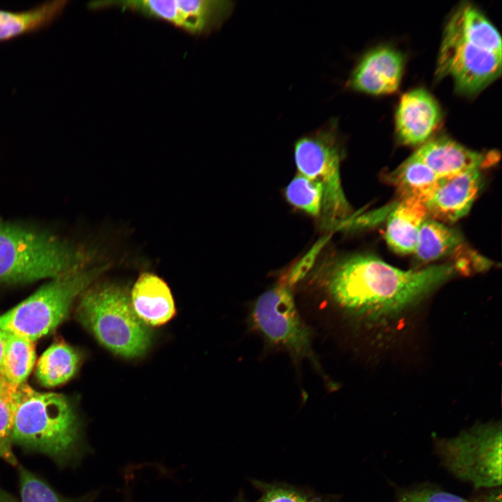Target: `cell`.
I'll return each mask as SVG.
<instances>
[{
  "label": "cell",
  "instance_id": "cell-1",
  "mask_svg": "<svg viewBox=\"0 0 502 502\" xmlns=\"http://www.w3.org/2000/svg\"><path fill=\"white\" fill-rule=\"evenodd\" d=\"M462 268L458 261L402 270L374 255L358 254L328 267L324 288L331 303L347 316L376 324L411 310Z\"/></svg>",
  "mask_w": 502,
  "mask_h": 502
},
{
  "label": "cell",
  "instance_id": "cell-2",
  "mask_svg": "<svg viewBox=\"0 0 502 502\" xmlns=\"http://www.w3.org/2000/svg\"><path fill=\"white\" fill-rule=\"evenodd\" d=\"M500 34L485 15L470 3L459 6L445 26L436 75L452 77L464 95L479 93L501 73Z\"/></svg>",
  "mask_w": 502,
  "mask_h": 502
},
{
  "label": "cell",
  "instance_id": "cell-3",
  "mask_svg": "<svg viewBox=\"0 0 502 502\" xmlns=\"http://www.w3.org/2000/svg\"><path fill=\"white\" fill-rule=\"evenodd\" d=\"M13 443L59 462L79 457L86 448L73 408L62 395L40 393L26 384L15 393Z\"/></svg>",
  "mask_w": 502,
  "mask_h": 502
},
{
  "label": "cell",
  "instance_id": "cell-4",
  "mask_svg": "<svg viewBox=\"0 0 502 502\" xmlns=\"http://www.w3.org/2000/svg\"><path fill=\"white\" fill-rule=\"evenodd\" d=\"M85 251L60 237L0 222V282L54 278L85 266Z\"/></svg>",
  "mask_w": 502,
  "mask_h": 502
},
{
  "label": "cell",
  "instance_id": "cell-5",
  "mask_svg": "<svg viewBox=\"0 0 502 502\" xmlns=\"http://www.w3.org/2000/svg\"><path fill=\"white\" fill-rule=\"evenodd\" d=\"M81 323L112 353L128 358L148 349L151 333L135 314L127 291L114 284H102L84 291L77 307Z\"/></svg>",
  "mask_w": 502,
  "mask_h": 502
},
{
  "label": "cell",
  "instance_id": "cell-6",
  "mask_svg": "<svg viewBox=\"0 0 502 502\" xmlns=\"http://www.w3.org/2000/svg\"><path fill=\"white\" fill-rule=\"evenodd\" d=\"M102 268L82 267L52 278L1 315L0 329L33 342L47 335L63 321L73 301Z\"/></svg>",
  "mask_w": 502,
  "mask_h": 502
},
{
  "label": "cell",
  "instance_id": "cell-7",
  "mask_svg": "<svg viewBox=\"0 0 502 502\" xmlns=\"http://www.w3.org/2000/svg\"><path fill=\"white\" fill-rule=\"evenodd\" d=\"M501 425L476 424L458 435L439 440L442 463L457 478L476 488L501 485Z\"/></svg>",
  "mask_w": 502,
  "mask_h": 502
},
{
  "label": "cell",
  "instance_id": "cell-8",
  "mask_svg": "<svg viewBox=\"0 0 502 502\" xmlns=\"http://www.w3.org/2000/svg\"><path fill=\"white\" fill-rule=\"evenodd\" d=\"M294 155L298 173L323 185L322 211L328 219L335 222L344 218L350 212V206L341 182L342 149L337 120L331 119L298 138L294 144Z\"/></svg>",
  "mask_w": 502,
  "mask_h": 502
},
{
  "label": "cell",
  "instance_id": "cell-9",
  "mask_svg": "<svg viewBox=\"0 0 502 502\" xmlns=\"http://www.w3.org/2000/svg\"><path fill=\"white\" fill-rule=\"evenodd\" d=\"M289 287L280 284L261 294L251 307V324L269 344L297 358L308 357L312 354L310 332Z\"/></svg>",
  "mask_w": 502,
  "mask_h": 502
},
{
  "label": "cell",
  "instance_id": "cell-10",
  "mask_svg": "<svg viewBox=\"0 0 502 502\" xmlns=\"http://www.w3.org/2000/svg\"><path fill=\"white\" fill-rule=\"evenodd\" d=\"M234 3L226 0H121L89 3L91 9L118 8L161 20L195 36L220 29L230 17Z\"/></svg>",
  "mask_w": 502,
  "mask_h": 502
},
{
  "label": "cell",
  "instance_id": "cell-11",
  "mask_svg": "<svg viewBox=\"0 0 502 502\" xmlns=\"http://www.w3.org/2000/svg\"><path fill=\"white\" fill-rule=\"evenodd\" d=\"M404 56L390 46H379L361 56L353 68L346 87L371 95L396 91L401 82Z\"/></svg>",
  "mask_w": 502,
  "mask_h": 502
},
{
  "label": "cell",
  "instance_id": "cell-12",
  "mask_svg": "<svg viewBox=\"0 0 502 502\" xmlns=\"http://www.w3.org/2000/svg\"><path fill=\"white\" fill-rule=\"evenodd\" d=\"M481 169H471L440 178L424 204L429 218L453 222L471 209L482 184Z\"/></svg>",
  "mask_w": 502,
  "mask_h": 502
},
{
  "label": "cell",
  "instance_id": "cell-13",
  "mask_svg": "<svg viewBox=\"0 0 502 502\" xmlns=\"http://www.w3.org/2000/svg\"><path fill=\"white\" fill-rule=\"evenodd\" d=\"M441 119L438 102L427 90L414 89L404 93L395 112L397 138L408 146L422 145L436 130Z\"/></svg>",
  "mask_w": 502,
  "mask_h": 502
},
{
  "label": "cell",
  "instance_id": "cell-14",
  "mask_svg": "<svg viewBox=\"0 0 502 502\" xmlns=\"http://www.w3.org/2000/svg\"><path fill=\"white\" fill-rule=\"evenodd\" d=\"M439 177L482 169L496 161V153H481L446 137L427 140L413 153Z\"/></svg>",
  "mask_w": 502,
  "mask_h": 502
},
{
  "label": "cell",
  "instance_id": "cell-15",
  "mask_svg": "<svg viewBox=\"0 0 502 502\" xmlns=\"http://www.w3.org/2000/svg\"><path fill=\"white\" fill-rule=\"evenodd\" d=\"M132 307L139 319L147 326H159L175 314L174 301L167 284L151 273L141 275L132 289Z\"/></svg>",
  "mask_w": 502,
  "mask_h": 502
},
{
  "label": "cell",
  "instance_id": "cell-16",
  "mask_svg": "<svg viewBox=\"0 0 502 502\" xmlns=\"http://www.w3.org/2000/svg\"><path fill=\"white\" fill-rule=\"evenodd\" d=\"M429 218L423 201L415 197L402 198L390 214L385 232L386 241L397 253H413L420 229Z\"/></svg>",
  "mask_w": 502,
  "mask_h": 502
},
{
  "label": "cell",
  "instance_id": "cell-17",
  "mask_svg": "<svg viewBox=\"0 0 502 502\" xmlns=\"http://www.w3.org/2000/svg\"><path fill=\"white\" fill-rule=\"evenodd\" d=\"M67 3V1L60 0L46 2L21 12L0 10V42L48 26L61 15Z\"/></svg>",
  "mask_w": 502,
  "mask_h": 502
},
{
  "label": "cell",
  "instance_id": "cell-18",
  "mask_svg": "<svg viewBox=\"0 0 502 502\" xmlns=\"http://www.w3.org/2000/svg\"><path fill=\"white\" fill-rule=\"evenodd\" d=\"M462 245L463 239L457 230L428 218L420 229L413 253L420 261H433L453 254Z\"/></svg>",
  "mask_w": 502,
  "mask_h": 502
},
{
  "label": "cell",
  "instance_id": "cell-19",
  "mask_svg": "<svg viewBox=\"0 0 502 502\" xmlns=\"http://www.w3.org/2000/svg\"><path fill=\"white\" fill-rule=\"evenodd\" d=\"M79 363V355L73 348L63 342L54 343L40 357L36 374L43 386L54 387L72 378Z\"/></svg>",
  "mask_w": 502,
  "mask_h": 502
},
{
  "label": "cell",
  "instance_id": "cell-20",
  "mask_svg": "<svg viewBox=\"0 0 502 502\" xmlns=\"http://www.w3.org/2000/svg\"><path fill=\"white\" fill-rule=\"evenodd\" d=\"M390 178L402 198L415 197L424 202L440 178L412 154L391 174Z\"/></svg>",
  "mask_w": 502,
  "mask_h": 502
},
{
  "label": "cell",
  "instance_id": "cell-21",
  "mask_svg": "<svg viewBox=\"0 0 502 502\" xmlns=\"http://www.w3.org/2000/svg\"><path fill=\"white\" fill-rule=\"evenodd\" d=\"M4 333L6 344L0 374L11 385L19 386L24 383L35 363L33 342L10 333Z\"/></svg>",
  "mask_w": 502,
  "mask_h": 502
},
{
  "label": "cell",
  "instance_id": "cell-22",
  "mask_svg": "<svg viewBox=\"0 0 502 502\" xmlns=\"http://www.w3.org/2000/svg\"><path fill=\"white\" fill-rule=\"evenodd\" d=\"M324 187L321 183L298 174L285 189V197L292 206L317 217L323 207Z\"/></svg>",
  "mask_w": 502,
  "mask_h": 502
},
{
  "label": "cell",
  "instance_id": "cell-23",
  "mask_svg": "<svg viewBox=\"0 0 502 502\" xmlns=\"http://www.w3.org/2000/svg\"><path fill=\"white\" fill-rule=\"evenodd\" d=\"M17 387L8 384L0 390V457L12 465L17 462L12 450V434Z\"/></svg>",
  "mask_w": 502,
  "mask_h": 502
},
{
  "label": "cell",
  "instance_id": "cell-24",
  "mask_svg": "<svg viewBox=\"0 0 502 502\" xmlns=\"http://www.w3.org/2000/svg\"><path fill=\"white\" fill-rule=\"evenodd\" d=\"M20 502H91L96 496L68 499L60 496L47 482L29 471L20 469Z\"/></svg>",
  "mask_w": 502,
  "mask_h": 502
},
{
  "label": "cell",
  "instance_id": "cell-25",
  "mask_svg": "<svg viewBox=\"0 0 502 502\" xmlns=\"http://www.w3.org/2000/svg\"><path fill=\"white\" fill-rule=\"evenodd\" d=\"M259 502H324L319 497L290 485L259 483Z\"/></svg>",
  "mask_w": 502,
  "mask_h": 502
},
{
  "label": "cell",
  "instance_id": "cell-26",
  "mask_svg": "<svg viewBox=\"0 0 502 502\" xmlns=\"http://www.w3.org/2000/svg\"><path fill=\"white\" fill-rule=\"evenodd\" d=\"M397 502H469L467 500L442 490L422 488L402 492Z\"/></svg>",
  "mask_w": 502,
  "mask_h": 502
},
{
  "label": "cell",
  "instance_id": "cell-27",
  "mask_svg": "<svg viewBox=\"0 0 502 502\" xmlns=\"http://www.w3.org/2000/svg\"><path fill=\"white\" fill-rule=\"evenodd\" d=\"M323 243H317L306 256L299 261L291 270L288 277V283L290 287L300 281L310 270L312 265L316 254L320 250Z\"/></svg>",
  "mask_w": 502,
  "mask_h": 502
},
{
  "label": "cell",
  "instance_id": "cell-28",
  "mask_svg": "<svg viewBox=\"0 0 502 502\" xmlns=\"http://www.w3.org/2000/svg\"><path fill=\"white\" fill-rule=\"evenodd\" d=\"M475 502H502L501 491L494 490Z\"/></svg>",
  "mask_w": 502,
  "mask_h": 502
},
{
  "label": "cell",
  "instance_id": "cell-29",
  "mask_svg": "<svg viewBox=\"0 0 502 502\" xmlns=\"http://www.w3.org/2000/svg\"><path fill=\"white\" fill-rule=\"evenodd\" d=\"M5 344H6V337H5V333L3 330L0 329V371L2 364V360L5 349Z\"/></svg>",
  "mask_w": 502,
  "mask_h": 502
},
{
  "label": "cell",
  "instance_id": "cell-30",
  "mask_svg": "<svg viewBox=\"0 0 502 502\" xmlns=\"http://www.w3.org/2000/svg\"><path fill=\"white\" fill-rule=\"evenodd\" d=\"M0 502H17L9 494L0 489Z\"/></svg>",
  "mask_w": 502,
  "mask_h": 502
},
{
  "label": "cell",
  "instance_id": "cell-31",
  "mask_svg": "<svg viewBox=\"0 0 502 502\" xmlns=\"http://www.w3.org/2000/svg\"><path fill=\"white\" fill-rule=\"evenodd\" d=\"M9 383L0 374V390L4 389Z\"/></svg>",
  "mask_w": 502,
  "mask_h": 502
},
{
  "label": "cell",
  "instance_id": "cell-32",
  "mask_svg": "<svg viewBox=\"0 0 502 502\" xmlns=\"http://www.w3.org/2000/svg\"><path fill=\"white\" fill-rule=\"evenodd\" d=\"M238 502H240V501H238Z\"/></svg>",
  "mask_w": 502,
  "mask_h": 502
}]
</instances>
